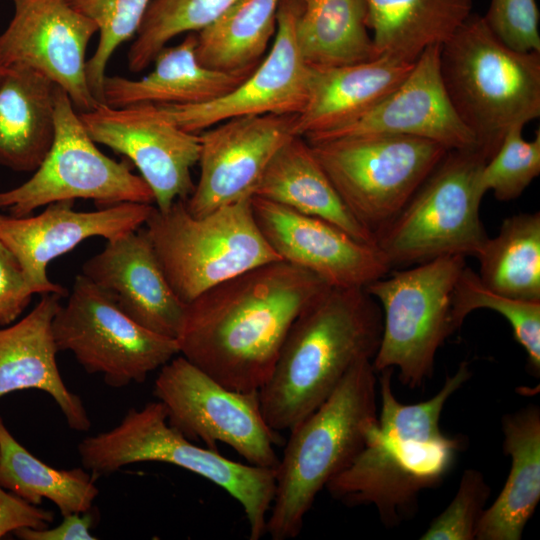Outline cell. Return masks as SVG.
Wrapping results in <instances>:
<instances>
[{"instance_id":"1","label":"cell","mask_w":540,"mask_h":540,"mask_svg":"<svg viewBox=\"0 0 540 540\" xmlns=\"http://www.w3.org/2000/svg\"><path fill=\"white\" fill-rule=\"evenodd\" d=\"M328 287L283 260L252 268L185 304L179 353L231 390L259 391L293 322Z\"/></svg>"},{"instance_id":"2","label":"cell","mask_w":540,"mask_h":540,"mask_svg":"<svg viewBox=\"0 0 540 540\" xmlns=\"http://www.w3.org/2000/svg\"><path fill=\"white\" fill-rule=\"evenodd\" d=\"M394 371L379 372L380 413L365 445L325 487L345 505H374L389 526L414 512L421 491L437 486L453 466L461 441L443 433L440 416L471 375L460 364L432 398L403 404L393 393Z\"/></svg>"},{"instance_id":"3","label":"cell","mask_w":540,"mask_h":540,"mask_svg":"<svg viewBox=\"0 0 540 540\" xmlns=\"http://www.w3.org/2000/svg\"><path fill=\"white\" fill-rule=\"evenodd\" d=\"M383 328L380 306L363 287H328L295 319L259 390L263 416L290 431L317 409L357 363L371 360Z\"/></svg>"},{"instance_id":"4","label":"cell","mask_w":540,"mask_h":540,"mask_svg":"<svg viewBox=\"0 0 540 540\" xmlns=\"http://www.w3.org/2000/svg\"><path fill=\"white\" fill-rule=\"evenodd\" d=\"M377 419L376 372L372 361L364 360L289 431L275 468V493L266 523L272 540L299 535L318 493L360 452Z\"/></svg>"},{"instance_id":"5","label":"cell","mask_w":540,"mask_h":540,"mask_svg":"<svg viewBox=\"0 0 540 540\" xmlns=\"http://www.w3.org/2000/svg\"><path fill=\"white\" fill-rule=\"evenodd\" d=\"M449 99L489 159L508 130L540 116V52L517 51L471 14L440 49Z\"/></svg>"},{"instance_id":"6","label":"cell","mask_w":540,"mask_h":540,"mask_svg":"<svg viewBox=\"0 0 540 540\" xmlns=\"http://www.w3.org/2000/svg\"><path fill=\"white\" fill-rule=\"evenodd\" d=\"M85 470L98 478L129 464L161 462L192 472L225 490L243 508L249 538L266 534L275 493V469L233 461L203 448L169 425L163 405L131 408L113 429L88 436L78 444Z\"/></svg>"},{"instance_id":"7","label":"cell","mask_w":540,"mask_h":540,"mask_svg":"<svg viewBox=\"0 0 540 540\" xmlns=\"http://www.w3.org/2000/svg\"><path fill=\"white\" fill-rule=\"evenodd\" d=\"M251 198L201 217L190 214L185 200L165 211L153 206L144 229L184 304L252 268L281 260L259 230Z\"/></svg>"},{"instance_id":"8","label":"cell","mask_w":540,"mask_h":540,"mask_svg":"<svg viewBox=\"0 0 540 540\" xmlns=\"http://www.w3.org/2000/svg\"><path fill=\"white\" fill-rule=\"evenodd\" d=\"M478 149L449 150L400 212L376 235L390 268L448 255L476 256L487 239L480 219Z\"/></svg>"},{"instance_id":"9","label":"cell","mask_w":540,"mask_h":540,"mask_svg":"<svg viewBox=\"0 0 540 540\" xmlns=\"http://www.w3.org/2000/svg\"><path fill=\"white\" fill-rule=\"evenodd\" d=\"M465 257L448 255L378 278L365 290L382 307V336L372 359L375 372L398 370L411 389L433 376L435 356L454 331L451 306Z\"/></svg>"},{"instance_id":"10","label":"cell","mask_w":540,"mask_h":540,"mask_svg":"<svg viewBox=\"0 0 540 540\" xmlns=\"http://www.w3.org/2000/svg\"><path fill=\"white\" fill-rule=\"evenodd\" d=\"M309 144L344 204L374 237L449 151L434 141L394 134L345 136Z\"/></svg>"},{"instance_id":"11","label":"cell","mask_w":540,"mask_h":540,"mask_svg":"<svg viewBox=\"0 0 540 540\" xmlns=\"http://www.w3.org/2000/svg\"><path fill=\"white\" fill-rule=\"evenodd\" d=\"M54 102L55 136L49 152L26 182L0 191V209L23 217L63 200L89 199L99 208L154 203L150 187L127 162L115 161L96 147L70 97L57 85Z\"/></svg>"},{"instance_id":"12","label":"cell","mask_w":540,"mask_h":540,"mask_svg":"<svg viewBox=\"0 0 540 540\" xmlns=\"http://www.w3.org/2000/svg\"><path fill=\"white\" fill-rule=\"evenodd\" d=\"M58 351L71 352L90 374L121 388L147 376L179 354L176 339L154 333L128 317L81 273L52 321Z\"/></svg>"},{"instance_id":"13","label":"cell","mask_w":540,"mask_h":540,"mask_svg":"<svg viewBox=\"0 0 540 540\" xmlns=\"http://www.w3.org/2000/svg\"><path fill=\"white\" fill-rule=\"evenodd\" d=\"M153 395L169 425L189 440L215 450L222 442L251 465L276 468L281 437L263 416L259 391L231 390L181 355L160 368Z\"/></svg>"},{"instance_id":"14","label":"cell","mask_w":540,"mask_h":540,"mask_svg":"<svg viewBox=\"0 0 540 540\" xmlns=\"http://www.w3.org/2000/svg\"><path fill=\"white\" fill-rule=\"evenodd\" d=\"M79 117L95 143L126 156L150 187L156 208L169 209L195 188L191 170L201 152L200 133L180 128L156 104L111 107L99 103Z\"/></svg>"},{"instance_id":"15","label":"cell","mask_w":540,"mask_h":540,"mask_svg":"<svg viewBox=\"0 0 540 540\" xmlns=\"http://www.w3.org/2000/svg\"><path fill=\"white\" fill-rule=\"evenodd\" d=\"M14 14L0 34V66L34 69L70 97L80 112L98 102L86 75V50L97 25L67 0H13Z\"/></svg>"},{"instance_id":"16","label":"cell","mask_w":540,"mask_h":540,"mask_svg":"<svg viewBox=\"0 0 540 540\" xmlns=\"http://www.w3.org/2000/svg\"><path fill=\"white\" fill-rule=\"evenodd\" d=\"M311 76L312 67L304 61L296 42L294 1L281 0L273 42L241 84L208 102L158 106L180 128L195 133L237 117L298 115L307 102Z\"/></svg>"},{"instance_id":"17","label":"cell","mask_w":540,"mask_h":540,"mask_svg":"<svg viewBox=\"0 0 540 540\" xmlns=\"http://www.w3.org/2000/svg\"><path fill=\"white\" fill-rule=\"evenodd\" d=\"M295 123L296 115H250L200 132V177L185 200L190 214L251 198L272 158L296 135Z\"/></svg>"},{"instance_id":"18","label":"cell","mask_w":540,"mask_h":540,"mask_svg":"<svg viewBox=\"0 0 540 540\" xmlns=\"http://www.w3.org/2000/svg\"><path fill=\"white\" fill-rule=\"evenodd\" d=\"M251 203L259 230L280 259L331 287L365 288L391 269L376 246L325 220L257 196Z\"/></svg>"},{"instance_id":"19","label":"cell","mask_w":540,"mask_h":540,"mask_svg":"<svg viewBox=\"0 0 540 540\" xmlns=\"http://www.w3.org/2000/svg\"><path fill=\"white\" fill-rule=\"evenodd\" d=\"M73 200L48 204L38 215L15 217L0 214V241L15 255L33 293L65 289L47 276V266L82 241L100 236L107 240L141 228L153 206L120 203L96 211H76Z\"/></svg>"},{"instance_id":"20","label":"cell","mask_w":540,"mask_h":540,"mask_svg":"<svg viewBox=\"0 0 540 540\" xmlns=\"http://www.w3.org/2000/svg\"><path fill=\"white\" fill-rule=\"evenodd\" d=\"M440 49L441 45L426 48L401 84L369 111L308 142L394 134L434 141L447 150L478 149L474 135L459 118L444 87Z\"/></svg>"},{"instance_id":"21","label":"cell","mask_w":540,"mask_h":540,"mask_svg":"<svg viewBox=\"0 0 540 540\" xmlns=\"http://www.w3.org/2000/svg\"><path fill=\"white\" fill-rule=\"evenodd\" d=\"M81 274L136 323L176 339L185 304L166 278L144 227L107 240L83 264Z\"/></svg>"},{"instance_id":"22","label":"cell","mask_w":540,"mask_h":540,"mask_svg":"<svg viewBox=\"0 0 540 540\" xmlns=\"http://www.w3.org/2000/svg\"><path fill=\"white\" fill-rule=\"evenodd\" d=\"M61 297L42 294L24 318L0 329V398L19 390H42L56 402L67 425L83 432L91 427L88 413L81 398L65 385L56 362L52 321Z\"/></svg>"},{"instance_id":"23","label":"cell","mask_w":540,"mask_h":540,"mask_svg":"<svg viewBox=\"0 0 540 540\" xmlns=\"http://www.w3.org/2000/svg\"><path fill=\"white\" fill-rule=\"evenodd\" d=\"M414 63L380 55L343 66L312 67L308 99L296 115V135L310 141L356 120L398 87Z\"/></svg>"},{"instance_id":"24","label":"cell","mask_w":540,"mask_h":540,"mask_svg":"<svg viewBox=\"0 0 540 540\" xmlns=\"http://www.w3.org/2000/svg\"><path fill=\"white\" fill-rule=\"evenodd\" d=\"M153 63V70L141 79L106 76L103 103L111 107L199 104L232 91L250 75L203 66L196 55V33H187L180 43L162 48Z\"/></svg>"},{"instance_id":"25","label":"cell","mask_w":540,"mask_h":540,"mask_svg":"<svg viewBox=\"0 0 540 540\" xmlns=\"http://www.w3.org/2000/svg\"><path fill=\"white\" fill-rule=\"evenodd\" d=\"M55 84L23 65L2 67L0 75V165L34 172L55 136Z\"/></svg>"},{"instance_id":"26","label":"cell","mask_w":540,"mask_h":540,"mask_svg":"<svg viewBox=\"0 0 540 540\" xmlns=\"http://www.w3.org/2000/svg\"><path fill=\"white\" fill-rule=\"evenodd\" d=\"M506 482L476 529L478 540H519L540 499V410L529 405L502 418Z\"/></svg>"},{"instance_id":"27","label":"cell","mask_w":540,"mask_h":540,"mask_svg":"<svg viewBox=\"0 0 540 540\" xmlns=\"http://www.w3.org/2000/svg\"><path fill=\"white\" fill-rule=\"evenodd\" d=\"M253 196L325 220L356 240L376 246L373 234L349 211L310 144L301 136H293L278 150Z\"/></svg>"},{"instance_id":"28","label":"cell","mask_w":540,"mask_h":540,"mask_svg":"<svg viewBox=\"0 0 540 540\" xmlns=\"http://www.w3.org/2000/svg\"><path fill=\"white\" fill-rule=\"evenodd\" d=\"M376 57L414 62L448 41L472 14L473 0H366Z\"/></svg>"},{"instance_id":"29","label":"cell","mask_w":540,"mask_h":540,"mask_svg":"<svg viewBox=\"0 0 540 540\" xmlns=\"http://www.w3.org/2000/svg\"><path fill=\"white\" fill-rule=\"evenodd\" d=\"M293 1L297 46L310 67L343 66L376 57L366 0Z\"/></svg>"},{"instance_id":"30","label":"cell","mask_w":540,"mask_h":540,"mask_svg":"<svg viewBox=\"0 0 540 540\" xmlns=\"http://www.w3.org/2000/svg\"><path fill=\"white\" fill-rule=\"evenodd\" d=\"M281 0H237L196 32V55L205 67L251 74L269 50Z\"/></svg>"},{"instance_id":"31","label":"cell","mask_w":540,"mask_h":540,"mask_svg":"<svg viewBox=\"0 0 540 540\" xmlns=\"http://www.w3.org/2000/svg\"><path fill=\"white\" fill-rule=\"evenodd\" d=\"M95 477L81 468L55 469L38 459L9 432L0 417V485L31 504L53 502L62 516L91 509L99 494Z\"/></svg>"},{"instance_id":"32","label":"cell","mask_w":540,"mask_h":540,"mask_svg":"<svg viewBox=\"0 0 540 540\" xmlns=\"http://www.w3.org/2000/svg\"><path fill=\"white\" fill-rule=\"evenodd\" d=\"M481 281L491 290L520 300L540 302V213L506 218L494 238L475 256Z\"/></svg>"},{"instance_id":"33","label":"cell","mask_w":540,"mask_h":540,"mask_svg":"<svg viewBox=\"0 0 540 540\" xmlns=\"http://www.w3.org/2000/svg\"><path fill=\"white\" fill-rule=\"evenodd\" d=\"M236 1L152 0L129 48V70L143 71L173 38L200 31Z\"/></svg>"},{"instance_id":"34","label":"cell","mask_w":540,"mask_h":540,"mask_svg":"<svg viewBox=\"0 0 540 540\" xmlns=\"http://www.w3.org/2000/svg\"><path fill=\"white\" fill-rule=\"evenodd\" d=\"M480 308L501 314L510 324L514 339L527 354L529 370L540 373V302L525 301L497 293L488 288L479 275L465 266L452 296L451 318L455 331L466 316Z\"/></svg>"},{"instance_id":"35","label":"cell","mask_w":540,"mask_h":540,"mask_svg":"<svg viewBox=\"0 0 540 540\" xmlns=\"http://www.w3.org/2000/svg\"><path fill=\"white\" fill-rule=\"evenodd\" d=\"M98 27L99 41L87 60L86 75L94 98L103 103L106 67L114 51L136 35L152 0H67Z\"/></svg>"},{"instance_id":"36","label":"cell","mask_w":540,"mask_h":540,"mask_svg":"<svg viewBox=\"0 0 540 540\" xmlns=\"http://www.w3.org/2000/svg\"><path fill=\"white\" fill-rule=\"evenodd\" d=\"M523 125L511 127L479 175V188L492 191L500 201L518 198L540 174V131L532 140L523 137Z\"/></svg>"},{"instance_id":"37","label":"cell","mask_w":540,"mask_h":540,"mask_svg":"<svg viewBox=\"0 0 540 540\" xmlns=\"http://www.w3.org/2000/svg\"><path fill=\"white\" fill-rule=\"evenodd\" d=\"M490 488L482 473L466 470L458 490L446 507L422 534V540H472L484 512Z\"/></svg>"},{"instance_id":"38","label":"cell","mask_w":540,"mask_h":540,"mask_svg":"<svg viewBox=\"0 0 540 540\" xmlns=\"http://www.w3.org/2000/svg\"><path fill=\"white\" fill-rule=\"evenodd\" d=\"M483 18L507 46L522 52H540V14L536 0H490Z\"/></svg>"},{"instance_id":"39","label":"cell","mask_w":540,"mask_h":540,"mask_svg":"<svg viewBox=\"0 0 540 540\" xmlns=\"http://www.w3.org/2000/svg\"><path fill=\"white\" fill-rule=\"evenodd\" d=\"M33 294L19 261L0 241V325L14 321Z\"/></svg>"},{"instance_id":"40","label":"cell","mask_w":540,"mask_h":540,"mask_svg":"<svg viewBox=\"0 0 540 540\" xmlns=\"http://www.w3.org/2000/svg\"><path fill=\"white\" fill-rule=\"evenodd\" d=\"M53 520L50 510L31 504L0 485V538L21 528H47Z\"/></svg>"},{"instance_id":"41","label":"cell","mask_w":540,"mask_h":540,"mask_svg":"<svg viewBox=\"0 0 540 540\" xmlns=\"http://www.w3.org/2000/svg\"><path fill=\"white\" fill-rule=\"evenodd\" d=\"M94 516L90 510L63 516V521L55 527L43 529L21 528L14 534L22 540H94L90 532Z\"/></svg>"},{"instance_id":"42","label":"cell","mask_w":540,"mask_h":540,"mask_svg":"<svg viewBox=\"0 0 540 540\" xmlns=\"http://www.w3.org/2000/svg\"><path fill=\"white\" fill-rule=\"evenodd\" d=\"M2 67L0 66V75H1Z\"/></svg>"}]
</instances>
